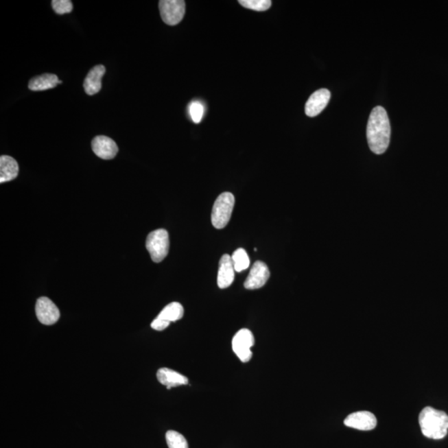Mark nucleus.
Masks as SVG:
<instances>
[{
    "instance_id": "obj_21",
    "label": "nucleus",
    "mask_w": 448,
    "mask_h": 448,
    "mask_svg": "<svg viewBox=\"0 0 448 448\" xmlns=\"http://www.w3.org/2000/svg\"><path fill=\"white\" fill-rule=\"evenodd\" d=\"M189 113L192 121L199 124L204 115V106L200 102H193L189 106Z\"/></svg>"
},
{
    "instance_id": "obj_22",
    "label": "nucleus",
    "mask_w": 448,
    "mask_h": 448,
    "mask_svg": "<svg viewBox=\"0 0 448 448\" xmlns=\"http://www.w3.org/2000/svg\"><path fill=\"white\" fill-rule=\"evenodd\" d=\"M51 7L58 14L71 13L73 9V3L70 0H53Z\"/></svg>"
},
{
    "instance_id": "obj_2",
    "label": "nucleus",
    "mask_w": 448,
    "mask_h": 448,
    "mask_svg": "<svg viewBox=\"0 0 448 448\" xmlns=\"http://www.w3.org/2000/svg\"><path fill=\"white\" fill-rule=\"evenodd\" d=\"M418 422L422 434L427 438L439 440L447 435L448 415L445 412L432 407L424 408L419 414Z\"/></svg>"
},
{
    "instance_id": "obj_14",
    "label": "nucleus",
    "mask_w": 448,
    "mask_h": 448,
    "mask_svg": "<svg viewBox=\"0 0 448 448\" xmlns=\"http://www.w3.org/2000/svg\"><path fill=\"white\" fill-rule=\"evenodd\" d=\"M157 379L158 381L166 386L168 390L189 384L187 377L168 368H160L157 372Z\"/></svg>"
},
{
    "instance_id": "obj_19",
    "label": "nucleus",
    "mask_w": 448,
    "mask_h": 448,
    "mask_svg": "<svg viewBox=\"0 0 448 448\" xmlns=\"http://www.w3.org/2000/svg\"><path fill=\"white\" fill-rule=\"evenodd\" d=\"M165 438L169 448H189L187 440L176 431H168Z\"/></svg>"
},
{
    "instance_id": "obj_15",
    "label": "nucleus",
    "mask_w": 448,
    "mask_h": 448,
    "mask_svg": "<svg viewBox=\"0 0 448 448\" xmlns=\"http://www.w3.org/2000/svg\"><path fill=\"white\" fill-rule=\"evenodd\" d=\"M19 165L13 157L2 156L0 157V183H5L14 180L18 176Z\"/></svg>"
},
{
    "instance_id": "obj_10",
    "label": "nucleus",
    "mask_w": 448,
    "mask_h": 448,
    "mask_svg": "<svg viewBox=\"0 0 448 448\" xmlns=\"http://www.w3.org/2000/svg\"><path fill=\"white\" fill-rule=\"evenodd\" d=\"M331 92L327 89H320L309 97L305 106V113L307 117H315L322 113L331 100Z\"/></svg>"
},
{
    "instance_id": "obj_20",
    "label": "nucleus",
    "mask_w": 448,
    "mask_h": 448,
    "mask_svg": "<svg viewBox=\"0 0 448 448\" xmlns=\"http://www.w3.org/2000/svg\"><path fill=\"white\" fill-rule=\"evenodd\" d=\"M241 6L255 11H266L272 6L271 0H239Z\"/></svg>"
},
{
    "instance_id": "obj_13",
    "label": "nucleus",
    "mask_w": 448,
    "mask_h": 448,
    "mask_svg": "<svg viewBox=\"0 0 448 448\" xmlns=\"http://www.w3.org/2000/svg\"><path fill=\"white\" fill-rule=\"evenodd\" d=\"M106 73V67L103 65H97L93 67L86 75L83 87L85 92L89 96L100 92L102 89V79Z\"/></svg>"
},
{
    "instance_id": "obj_8",
    "label": "nucleus",
    "mask_w": 448,
    "mask_h": 448,
    "mask_svg": "<svg viewBox=\"0 0 448 448\" xmlns=\"http://www.w3.org/2000/svg\"><path fill=\"white\" fill-rule=\"evenodd\" d=\"M344 425L360 431H370L377 426V418L368 411L355 412L344 419Z\"/></svg>"
},
{
    "instance_id": "obj_1",
    "label": "nucleus",
    "mask_w": 448,
    "mask_h": 448,
    "mask_svg": "<svg viewBox=\"0 0 448 448\" xmlns=\"http://www.w3.org/2000/svg\"><path fill=\"white\" fill-rule=\"evenodd\" d=\"M391 128L386 110L382 106L373 109L367 125V140L372 152L381 154L390 142Z\"/></svg>"
},
{
    "instance_id": "obj_4",
    "label": "nucleus",
    "mask_w": 448,
    "mask_h": 448,
    "mask_svg": "<svg viewBox=\"0 0 448 448\" xmlns=\"http://www.w3.org/2000/svg\"><path fill=\"white\" fill-rule=\"evenodd\" d=\"M146 248L154 263H158L167 257L169 250V233L165 229L154 230L146 239Z\"/></svg>"
},
{
    "instance_id": "obj_23",
    "label": "nucleus",
    "mask_w": 448,
    "mask_h": 448,
    "mask_svg": "<svg viewBox=\"0 0 448 448\" xmlns=\"http://www.w3.org/2000/svg\"><path fill=\"white\" fill-rule=\"evenodd\" d=\"M169 324L170 323L168 322V321L156 317V318L154 319L152 323V327L154 329V330L161 331L165 330V329L169 326Z\"/></svg>"
},
{
    "instance_id": "obj_12",
    "label": "nucleus",
    "mask_w": 448,
    "mask_h": 448,
    "mask_svg": "<svg viewBox=\"0 0 448 448\" xmlns=\"http://www.w3.org/2000/svg\"><path fill=\"white\" fill-rule=\"evenodd\" d=\"M235 266L232 257L224 255L220 261L219 273H217V285L220 288L225 289L230 287L235 281Z\"/></svg>"
},
{
    "instance_id": "obj_11",
    "label": "nucleus",
    "mask_w": 448,
    "mask_h": 448,
    "mask_svg": "<svg viewBox=\"0 0 448 448\" xmlns=\"http://www.w3.org/2000/svg\"><path fill=\"white\" fill-rule=\"evenodd\" d=\"M93 152L103 160H112L118 153V146L113 139L105 136H98L92 141Z\"/></svg>"
},
{
    "instance_id": "obj_17",
    "label": "nucleus",
    "mask_w": 448,
    "mask_h": 448,
    "mask_svg": "<svg viewBox=\"0 0 448 448\" xmlns=\"http://www.w3.org/2000/svg\"><path fill=\"white\" fill-rule=\"evenodd\" d=\"M184 313V307L180 303H172L167 305L157 317L170 323L180 320Z\"/></svg>"
},
{
    "instance_id": "obj_6",
    "label": "nucleus",
    "mask_w": 448,
    "mask_h": 448,
    "mask_svg": "<svg viewBox=\"0 0 448 448\" xmlns=\"http://www.w3.org/2000/svg\"><path fill=\"white\" fill-rule=\"evenodd\" d=\"M255 342V336L248 329H241L233 337V350L241 362L247 363L251 360L252 356L251 349Z\"/></svg>"
},
{
    "instance_id": "obj_3",
    "label": "nucleus",
    "mask_w": 448,
    "mask_h": 448,
    "mask_svg": "<svg viewBox=\"0 0 448 448\" xmlns=\"http://www.w3.org/2000/svg\"><path fill=\"white\" fill-rule=\"evenodd\" d=\"M235 199L232 193H221L214 202L212 211V224L217 229L226 227L231 220Z\"/></svg>"
},
{
    "instance_id": "obj_5",
    "label": "nucleus",
    "mask_w": 448,
    "mask_h": 448,
    "mask_svg": "<svg viewBox=\"0 0 448 448\" xmlns=\"http://www.w3.org/2000/svg\"><path fill=\"white\" fill-rule=\"evenodd\" d=\"M158 8L162 21L170 26L177 25L184 19L185 2L183 0H161Z\"/></svg>"
},
{
    "instance_id": "obj_9",
    "label": "nucleus",
    "mask_w": 448,
    "mask_h": 448,
    "mask_svg": "<svg viewBox=\"0 0 448 448\" xmlns=\"http://www.w3.org/2000/svg\"><path fill=\"white\" fill-rule=\"evenodd\" d=\"M269 277H270V271H269L267 264L263 261H257L253 264L248 279L245 281L244 287L248 290L259 289L264 287Z\"/></svg>"
},
{
    "instance_id": "obj_16",
    "label": "nucleus",
    "mask_w": 448,
    "mask_h": 448,
    "mask_svg": "<svg viewBox=\"0 0 448 448\" xmlns=\"http://www.w3.org/2000/svg\"><path fill=\"white\" fill-rule=\"evenodd\" d=\"M59 81L60 80L57 75L45 73L32 78L29 82V89L34 92H41V91L54 89L58 84Z\"/></svg>"
},
{
    "instance_id": "obj_7",
    "label": "nucleus",
    "mask_w": 448,
    "mask_h": 448,
    "mask_svg": "<svg viewBox=\"0 0 448 448\" xmlns=\"http://www.w3.org/2000/svg\"><path fill=\"white\" fill-rule=\"evenodd\" d=\"M36 316L43 325L51 326L60 318V311L56 305L47 297H40L36 303Z\"/></svg>"
},
{
    "instance_id": "obj_18",
    "label": "nucleus",
    "mask_w": 448,
    "mask_h": 448,
    "mask_svg": "<svg viewBox=\"0 0 448 448\" xmlns=\"http://www.w3.org/2000/svg\"><path fill=\"white\" fill-rule=\"evenodd\" d=\"M235 272H241L248 269L250 266V259L247 252L244 248L237 249L232 256Z\"/></svg>"
}]
</instances>
